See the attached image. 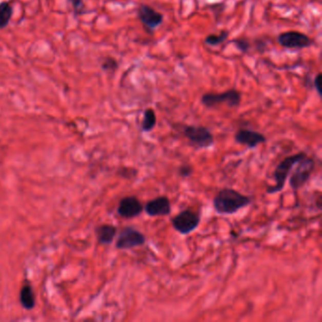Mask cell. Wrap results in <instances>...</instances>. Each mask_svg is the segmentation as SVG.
<instances>
[{
    "label": "cell",
    "instance_id": "2",
    "mask_svg": "<svg viewBox=\"0 0 322 322\" xmlns=\"http://www.w3.org/2000/svg\"><path fill=\"white\" fill-rule=\"evenodd\" d=\"M306 153L304 151H299L298 153H295L292 155L288 156L287 158L283 159L279 163V165L276 167L273 173L275 185H270L267 188V194L273 195L276 193H279L285 188V185L287 183L289 175L292 171L293 167L298 163L300 159H303Z\"/></svg>",
    "mask_w": 322,
    "mask_h": 322
},
{
    "label": "cell",
    "instance_id": "1",
    "mask_svg": "<svg viewBox=\"0 0 322 322\" xmlns=\"http://www.w3.org/2000/svg\"><path fill=\"white\" fill-rule=\"evenodd\" d=\"M251 197L229 187H224L217 192L213 198L215 213L220 215H232L240 210L251 205Z\"/></svg>",
    "mask_w": 322,
    "mask_h": 322
},
{
    "label": "cell",
    "instance_id": "9",
    "mask_svg": "<svg viewBox=\"0 0 322 322\" xmlns=\"http://www.w3.org/2000/svg\"><path fill=\"white\" fill-rule=\"evenodd\" d=\"M143 211V204L135 196L123 197L117 207L118 215L126 219L135 218L141 215Z\"/></svg>",
    "mask_w": 322,
    "mask_h": 322
},
{
    "label": "cell",
    "instance_id": "3",
    "mask_svg": "<svg viewBox=\"0 0 322 322\" xmlns=\"http://www.w3.org/2000/svg\"><path fill=\"white\" fill-rule=\"evenodd\" d=\"M316 168V162L314 158L307 156V154L300 159L293 167L292 173L289 175V186L294 191H298L305 186Z\"/></svg>",
    "mask_w": 322,
    "mask_h": 322
},
{
    "label": "cell",
    "instance_id": "11",
    "mask_svg": "<svg viewBox=\"0 0 322 322\" xmlns=\"http://www.w3.org/2000/svg\"><path fill=\"white\" fill-rule=\"evenodd\" d=\"M234 140L236 143L250 149H256L259 145L266 144L268 141L267 137L261 132L249 129H241L236 131Z\"/></svg>",
    "mask_w": 322,
    "mask_h": 322
},
{
    "label": "cell",
    "instance_id": "15",
    "mask_svg": "<svg viewBox=\"0 0 322 322\" xmlns=\"http://www.w3.org/2000/svg\"><path fill=\"white\" fill-rule=\"evenodd\" d=\"M20 300L26 309H31L34 306L35 298L30 286H24L22 287L20 293Z\"/></svg>",
    "mask_w": 322,
    "mask_h": 322
},
{
    "label": "cell",
    "instance_id": "13",
    "mask_svg": "<svg viewBox=\"0 0 322 322\" xmlns=\"http://www.w3.org/2000/svg\"><path fill=\"white\" fill-rule=\"evenodd\" d=\"M116 228L113 225L106 224L98 227L96 230V234L99 243L103 245L111 244L116 235Z\"/></svg>",
    "mask_w": 322,
    "mask_h": 322
},
{
    "label": "cell",
    "instance_id": "22",
    "mask_svg": "<svg viewBox=\"0 0 322 322\" xmlns=\"http://www.w3.org/2000/svg\"><path fill=\"white\" fill-rule=\"evenodd\" d=\"M320 78H321V74H317L316 75V78H315V80H314V85H315V87H316V92L320 95V88H319V80H320Z\"/></svg>",
    "mask_w": 322,
    "mask_h": 322
},
{
    "label": "cell",
    "instance_id": "4",
    "mask_svg": "<svg viewBox=\"0 0 322 322\" xmlns=\"http://www.w3.org/2000/svg\"><path fill=\"white\" fill-rule=\"evenodd\" d=\"M183 133L190 146L196 149H209L215 145L214 134L204 126H185Z\"/></svg>",
    "mask_w": 322,
    "mask_h": 322
},
{
    "label": "cell",
    "instance_id": "18",
    "mask_svg": "<svg viewBox=\"0 0 322 322\" xmlns=\"http://www.w3.org/2000/svg\"><path fill=\"white\" fill-rule=\"evenodd\" d=\"M194 173V168L191 165L185 164L179 167V175L182 178H189Z\"/></svg>",
    "mask_w": 322,
    "mask_h": 322
},
{
    "label": "cell",
    "instance_id": "12",
    "mask_svg": "<svg viewBox=\"0 0 322 322\" xmlns=\"http://www.w3.org/2000/svg\"><path fill=\"white\" fill-rule=\"evenodd\" d=\"M138 17L148 29L154 30L162 24L164 16L151 7L142 5L138 10Z\"/></svg>",
    "mask_w": 322,
    "mask_h": 322
},
{
    "label": "cell",
    "instance_id": "17",
    "mask_svg": "<svg viewBox=\"0 0 322 322\" xmlns=\"http://www.w3.org/2000/svg\"><path fill=\"white\" fill-rule=\"evenodd\" d=\"M229 33L227 31H222L219 35L216 34H211L207 36L205 39V43L207 45H209L211 47H215V46H219L222 43L225 42L228 39Z\"/></svg>",
    "mask_w": 322,
    "mask_h": 322
},
{
    "label": "cell",
    "instance_id": "21",
    "mask_svg": "<svg viewBox=\"0 0 322 322\" xmlns=\"http://www.w3.org/2000/svg\"><path fill=\"white\" fill-rule=\"evenodd\" d=\"M69 1H70L72 6H73L74 10L76 11L77 13L82 12V11H83V7H84L83 0H69Z\"/></svg>",
    "mask_w": 322,
    "mask_h": 322
},
{
    "label": "cell",
    "instance_id": "19",
    "mask_svg": "<svg viewBox=\"0 0 322 322\" xmlns=\"http://www.w3.org/2000/svg\"><path fill=\"white\" fill-rule=\"evenodd\" d=\"M233 43L235 44L236 48H238L239 50L242 52H247L251 48L250 43L246 39H237V40H234Z\"/></svg>",
    "mask_w": 322,
    "mask_h": 322
},
{
    "label": "cell",
    "instance_id": "6",
    "mask_svg": "<svg viewBox=\"0 0 322 322\" xmlns=\"http://www.w3.org/2000/svg\"><path fill=\"white\" fill-rule=\"evenodd\" d=\"M241 102V93L236 90H228L221 94H205L202 97V103L207 108H213L226 104L228 107H238Z\"/></svg>",
    "mask_w": 322,
    "mask_h": 322
},
{
    "label": "cell",
    "instance_id": "8",
    "mask_svg": "<svg viewBox=\"0 0 322 322\" xmlns=\"http://www.w3.org/2000/svg\"><path fill=\"white\" fill-rule=\"evenodd\" d=\"M278 42L286 48H306L310 47L313 41L309 36L298 31H287L278 37Z\"/></svg>",
    "mask_w": 322,
    "mask_h": 322
},
{
    "label": "cell",
    "instance_id": "14",
    "mask_svg": "<svg viewBox=\"0 0 322 322\" xmlns=\"http://www.w3.org/2000/svg\"><path fill=\"white\" fill-rule=\"evenodd\" d=\"M156 123H157V118H156L155 112L150 108L147 109L144 112V118L142 125H141L142 131L149 132L152 131L155 128Z\"/></svg>",
    "mask_w": 322,
    "mask_h": 322
},
{
    "label": "cell",
    "instance_id": "20",
    "mask_svg": "<svg viewBox=\"0 0 322 322\" xmlns=\"http://www.w3.org/2000/svg\"><path fill=\"white\" fill-rule=\"evenodd\" d=\"M117 63H116V61L113 60L112 58H107L106 60L103 62V64H102V68L104 69V70H115L116 68H117Z\"/></svg>",
    "mask_w": 322,
    "mask_h": 322
},
{
    "label": "cell",
    "instance_id": "5",
    "mask_svg": "<svg viewBox=\"0 0 322 322\" xmlns=\"http://www.w3.org/2000/svg\"><path fill=\"white\" fill-rule=\"evenodd\" d=\"M200 215L191 209L183 210L170 219L171 226L182 235H188L195 232L200 224Z\"/></svg>",
    "mask_w": 322,
    "mask_h": 322
},
{
    "label": "cell",
    "instance_id": "7",
    "mask_svg": "<svg viewBox=\"0 0 322 322\" xmlns=\"http://www.w3.org/2000/svg\"><path fill=\"white\" fill-rule=\"evenodd\" d=\"M147 237L142 232L132 227H127L119 233L115 246L118 250H131L146 244Z\"/></svg>",
    "mask_w": 322,
    "mask_h": 322
},
{
    "label": "cell",
    "instance_id": "16",
    "mask_svg": "<svg viewBox=\"0 0 322 322\" xmlns=\"http://www.w3.org/2000/svg\"><path fill=\"white\" fill-rule=\"evenodd\" d=\"M12 15V8L8 2L0 3V29L6 28Z\"/></svg>",
    "mask_w": 322,
    "mask_h": 322
},
{
    "label": "cell",
    "instance_id": "10",
    "mask_svg": "<svg viewBox=\"0 0 322 322\" xmlns=\"http://www.w3.org/2000/svg\"><path fill=\"white\" fill-rule=\"evenodd\" d=\"M144 211L150 217L167 216L171 214V203L167 196H160L150 199L145 204Z\"/></svg>",
    "mask_w": 322,
    "mask_h": 322
}]
</instances>
